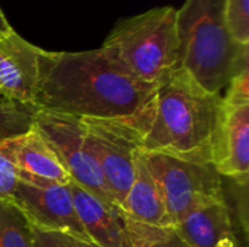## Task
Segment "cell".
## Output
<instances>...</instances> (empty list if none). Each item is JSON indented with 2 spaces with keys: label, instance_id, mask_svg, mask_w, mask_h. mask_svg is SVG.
<instances>
[{
  "label": "cell",
  "instance_id": "cell-1",
  "mask_svg": "<svg viewBox=\"0 0 249 247\" xmlns=\"http://www.w3.org/2000/svg\"><path fill=\"white\" fill-rule=\"evenodd\" d=\"M155 92L156 86L139 80L102 47L44 49L35 108L79 119L123 121L140 132Z\"/></svg>",
  "mask_w": 249,
  "mask_h": 247
},
{
  "label": "cell",
  "instance_id": "cell-2",
  "mask_svg": "<svg viewBox=\"0 0 249 247\" xmlns=\"http://www.w3.org/2000/svg\"><path fill=\"white\" fill-rule=\"evenodd\" d=\"M222 95L203 90L185 71L174 68L156 84L153 106L140 128V151L212 163Z\"/></svg>",
  "mask_w": 249,
  "mask_h": 247
},
{
  "label": "cell",
  "instance_id": "cell-3",
  "mask_svg": "<svg viewBox=\"0 0 249 247\" xmlns=\"http://www.w3.org/2000/svg\"><path fill=\"white\" fill-rule=\"evenodd\" d=\"M177 67L212 95L249 67V47L238 44L226 26L225 0H185L177 9Z\"/></svg>",
  "mask_w": 249,
  "mask_h": 247
},
{
  "label": "cell",
  "instance_id": "cell-4",
  "mask_svg": "<svg viewBox=\"0 0 249 247\" xmlns=\"http://www.w3.org/2000/svg\"><path fill=\"white\" fill-rule=\"evenodd\" d=\"M102 48L139 80L156 86L178 64L177 9L160 6L120 19Z\"/></svg>",
  "mask_w": 249,
  "mask_h": 247
},
{
  "label": "cell",
  "instance_id": "cell-5",
  "mask_svg": "<svg viewBox=\"0 0 249 247\" xmlns=\"http://www.w3.org/2000/svg\"><path fill=\"white\" fill-rule=\"evenodd\" d=\"M142 154L162 192L169 229H174L194 208L225 198L223 178L213 163L143 151Z\"/></svg>",
  "mask_w": 249,
  "mask_h": 247
},
{
  "label": "cell",
  "instance_id": "cell-6",
  "mask_svg": "<svg viewBox=\"0 0 249 247\" xmlns=\"http://www.w3.org/2000/svg\"><path fill=\"white\" fill-rule=\"evenodd\" d=\"M90 151L99 166L112 202L120 208L136 175L140 132L128 122L82 119Z\"/></svg>",
  "mask_w": 249,
  "mask_h": 247
},
{
  "label": "cell",
  "instance_id": "cell-7",
  "mask_svg": "<svg viewBox=\"0 0 249 247\" xmlns=\"http://www.w3.org/2000/svg\"><path fill=\"white\" fill-rule=\"evenodd\" d=\"M34 127L55 150L74 183L95 197L114 204L88 144L86 127L82 119L36 109Z\"/></svg>",
  "mask_w": 249,
  "mask_h": 247
},
{
  "label": "cell",
  "instance_id": "cell-8",
  "mask_svg": "<svg viewBox=\"0 0 249 247\" xmlns=\"http://www.w3.org/2000/svg\"><path fill=\"white\" fill-rule=\"evenodd\" d=\"M32 227L89 240L73 204L69 185L18 179L12 199Z\"/></svg>",
  "mask_w": 249,
  "mask_h": 247
},
{
  "label": "cell",
  "instance_id": "cell-9",
  "mask_svg": "<svg viewBox=\"0 0 249 247\" xmlns=\"http://www.w3.org/2000/svg\"><path fill=\"white\" fill-rule=\"evenodd\" d=\"M42 51V48L28 42L16 31L0 38L1 96L35 106Z\"/></svg>",
  "mask_w": 249,
  "mask_h": 247
},
{
  "label": "cell",
  "instance_id": "cell-10",
  "mask_svg": "<svg viewBox=\"0 0 249 247\" xmlns=\"http://www.w3.org/2000/svg\"><path fill=\"white\" fill-rule=\"evenodd\" d=\"M212 163L223 179L248 185L249 105L223 103L213 138Z\"/></svg>",
  "mask_w": 249,
  "mask_h": 247
},
{
  "label": "cell",
  "instance_id": "cell-11",
  "mask_svg": "<svg viewBox=\"0 0 249 247\" xmlns=\"http://www.w3.org/2000/svg\"><path fill=\"white\" fill-rule=\"evenodd\" d=\"M9 159L18 179L58 185H69L71 181L55 150L34 124L12 141Z\"/></svg>",
  "mask_w": 249,
  "mask_h": 247
},
{
  "label": "cell",
  "instance_id": "cell-12",
  "mask_svg": "<svg viewBox=\"0 0 249 247\" xmlns=\"http://www.w3.org/2000/svg\"><path fill=\"white\" fill-rule=\"evenodd\" d=\"M69 189L77 217L92 243L99 247H133L121 210L70 181Z\"/></svg>",
  "mask_w": 249,
  "mask_h": 247
},
{
  "label": "cell",
  "instance_id": "cell-13",
  "mask_svg": "<svg viewBox=\"0 0 249 247\" xmlns=\"http://www.w3.org/2000/svg\"><path fill=\"white\" fill-rule=\"evenodd\" d=\"M174 230L188 247H216L222 239L228 237L236 242L232 215L225 198L194 208Z\"/></svg>",
  "mask_w": 249,
  "mask_h": 247
},
{
  "label": "cell",
  "instance_id": "cell-14",
  "mask_svg": "<svg viewBox=\"0 0 249 247\" xmlns=\"http://www.w3.org/2000/svg\"><path fill=\"white\" fill-rule=\"evenodd\" d=\"M120 210L124 217L136 223L150 227L169 229V218L162 192L149 172L142 151H139L136 159L134 181Z\"/></svg>",
  "mask_w": 249,
  "mask_h": 247
},
{
  "label": "cell",
  "instance_id": "cell-15",
  "mask_svg": "<svg viewBox=\"0 0 249 247\" xmlns=\"http://www.w3.org/2000/svg\"><path fill=\"white\" fill-rule=\"evenodd\" d=\"M35 112V106L19 103L0 95V199L10 201L18 182L9 159L10 144L32 127Z\"/></svg>",
  "mask_w": 249,
  "mask_h": 247
},
{
  "label": "cell",
  "instance_id": "cell-16",
  "mask_svg": "<svg viewBox=\"0 0 249 247\" xmlns=\"http://www.w3.org/2000/svg\"><path fill=\"white\" fill-rule=\"evenodd\" d=\"M0 247H32L31 224L10 201L0 199Z\"/></svg>",
  "mask_w": 249,
  "mask_h": 247
},
{
  "label": "cell",
  "instance_id": "cell-17",
  "mask_svg": "<svg viewBox=\"0 0 249 247\" xmlns=\"http://www.w3.org/2000/svg\"><path fill=\"white\" fill-rule=\"evenodd\" d=\"M124 221L133 247H188L174 229L150 227L128 220L127 217H124Z\"/></svg>",
  "mask_w": 249,
  "mask_h": 247
},
{
  "label": "cell",
  "instance_id": "cell-18",
  "mask_svg": "<svg viewBox=\"0 0 249 247\" xmlns=\"http://www.w3.org/2000/svg\"><path fill=\"white\" fill-rule=\"evenodd\" d=\"M249 0H225V20L232 38L249 47Z\"/></svg>",
  "mask_w": 249,
  "mask_h": 247
},
{
  "label": "cell",
  "instance_id": "cell-19",
  "mask_svg": "<svg viewBox=\"0 0 249 247\" xmlns=\"http://www.w3.org/2000/svg\"><path fill=\"white\" fill-rule=\"evenodd\" d=\"M31 233L32 247H99L90 240H83L61 231L41 230L31 226Z\"/></svg>",
  "mask_w": 249,
  "mask_h": 247
},
{
  "label": "cell",
  "instance_id": "cell-20",
  "mask_svg": "<svg viewBox=\"0 0 249 247\" xmlns=\"http://www.w3.org/2000/svg\"><path fill=\"white\" fill-rule=\"evenodd\" d=\"M223 103L232 106L249 105V67L241 70L228 84L226 96H222Z\"/></svg>",
  "mask_w": 249,
  "mask_h": 247
},
{
  "label": "cell",
  "instance_id": "cell-21",
  "mask_svg": "<svg viewBox=\"0 0 249 247\" xmlns=\"http://www.w3.org/2000/svg\"><path fill=\"white\" fill-rule=\"evenodd\" d=\"M12 31H15V29L12 28V25L9 23V20H7V17L4 15V12L0 7V38L7 35V33H10Z\"/></svg>",
  "mask_w": 249,
  "mask_h": 247
},
{
  "label": "cell",
  "instance_id": "cell-22",
  "mask_svg": "<svg viewBox=\"0 0 249 247\" xmlns=\"http://www.w3.org/2000/svg\"><path fill=\"white\" fill-rule=\"evenodd\" d=\"M216 247H236V242L233 240V239H222L217 245H216Z\"/></svg>",
  "mask_w": 249,
  "mask_h": 247
}]
</instances>
